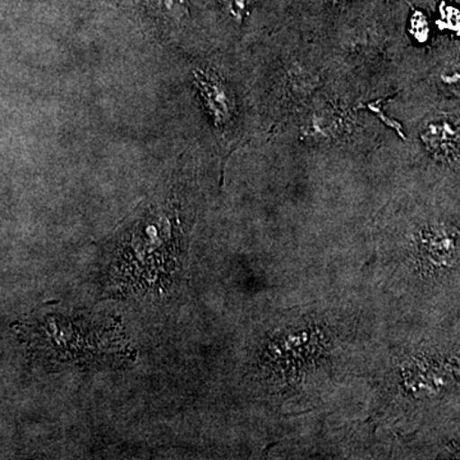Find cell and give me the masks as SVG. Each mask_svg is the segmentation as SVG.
Listing matches in <instances>:
<instances>
[{"label":"cell","mask_w":460,"mask_h":460,"mask_svg":"<svg viewBox=\"0 0 460 460\" xmlns=\"http://www.w3.org/2000/svg\"><path fill=\"white\" fill-rule=\"evenodd\" d=\"M199 93L204 100L208 113L213 115L217 123H226L232 115V100L228 90L219 78L210 74L196 75Z\"/></svg>","instance_id":"obj_1"},{"label":"cell","mask_w":460,"mask_h":460,"mask_svg":"<svg viewBox=\"0 0 460 460\" xmlns=\"http://www.w3.org/2000/svg\"><path fill=\"white\" fill-rule=\"evenodd\" d=\"M456 133L450 124H429L428 132H426V142L429 147L435 150H441L447 153V148L453 147L456 141Z\"/></svg>","instance_id":"obj_2"},{"label":"cell","mask_w":460,"mask_h":460,"mask_svg":"<svg viewBox=\"0 0 460 460\" xmlns=\"http://www.w3.org/2000/svg\"><path fill=\"white\" fill-rule=\"evenodd\" d=\"M226 9H228L230 16L234 20L242 21L248 13L251 0H224Z\"/></svg>","instance_id":"obj_3"},{"label":"cell","mask_w":460,"mask_h":460,"mask_svg":"<svg viewBox=\"0 0 460 460\" xmlns=\"http://www.w3.org/2000/svg\"><path fill=\"white\" fill-rule=\"evenodd\" d=\"M332 3H335V4H338V3L345 2V0H332Z\"/></svg>","instance_id":"obj_4"}]
</instances>
